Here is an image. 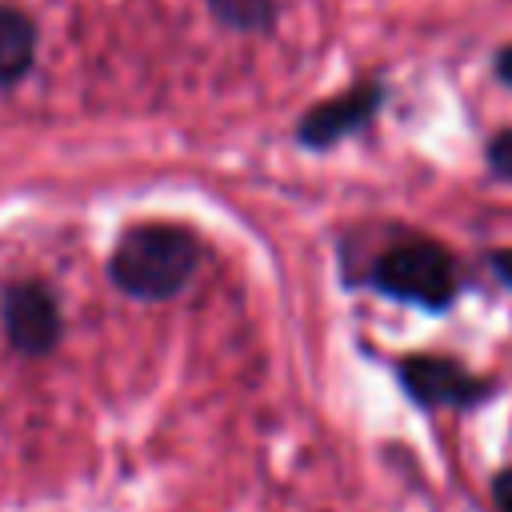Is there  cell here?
Wrapping results in <instances>:
<instances>
[{"mask_svg":"<svg viewBox=\"0 0 512 512\" xmlns=\"http://www.w3.org/2000/svg\"><path fill=\"white\" fill-rule=\"evenodd\" d=\"M196 240L184 232V228H172V224H144V228H132L116 252H112V280L140 296V300H160V296H172L180 292L192 272H196Z\"/></svg>","mask_w":512,"mask_h":512,"instance_id":"1","label":"cell"},{"mask_svg":"<svg viewBox=\"0 0 512 512\" xmlns=\"http://www.w3.org/2000/svg\"><path fill=\"white\" fill-rule=\"evenodd\" d=\"M372 284L384 296L420 308H444L460 288L452 256L432 240H404L388 248L372 268Z\"/></svg>","mask_w":512,"mask_h":512,"instance_id":"2","label":"cell"},{"mask_svg":"<svg viewBox=\"0 0 512 512\" xmlns=\"http://www.w3.org/2000/svg\"><path fill=\"white\" fill-rule=\"evenodd\" d=\"M400 380L420 404H436V408H472L488 396V380L472 376L468 368L452 360H436V356L404 360Z\"/></svg>","mask_w":512,"mask_h":512,"instance_id":"3","label":"cell"},{"mask_svg":"<svg viewBox=\"0 0 512 512\" xmlns=\"http://www.w3.org/2000/svg\"><path fill=\"white\" fill-rule=\"evenodd\" d=\"M4 328L20 352H48L60 332L56 300L44 284H16L4 296Z\"/></svg>","mask_w":512,"mask_h":512,"instance_id":"4","label":"cell"},{"mask_svg":"<svg viewBox=\"0 0 512 512\" xmlns=\"http://www.w3.org/2000/svg\"><path fill=\"white\" fill-rule=\"evenodd\" d=\"M376 104H380V88H356V92H348V96H340V100L316 108V112L304 120L300 136H304L308 144H328V140L352 132L356 124H364V120L376 112Z\"/></svg>","mask_w":512,"mask_h":512,"instance_id":"5","label":"cell"},{"mask_svg":"<svg viewBox=\"0 0 512 512\" xmlns=\"http://www.w3.org/2000/svg\"><path fill=\"white\" fill-rule=\"evenodd\" d=\"M36 52V28L24 12L0 8V84H12L16 76L28 72Z\"/></svg>","mask_w":512,"mask_h":512,"instance_id":"6","label":"cell"},{"mask_svg":"<svg viewBox=\"0 0 512 512\" xmlns=\"http://www.w3.org/2000/svg\"><path fill=\"white\" fill-rule=\"evenodd\" d=\"M212 8L232 28H264L276 16V0H212Z\"/></svg>","mask_w":512,"mask_h":512,"instance_id":"7","label":"cell"},{"mask_svg":"<svg viewBox=\"0 0 512 512\" xmlns=\"http://www.w3.org/2000/svg\"><path fill=\"white\" fill-rule=\"evenodd\" d=\"M488 164L512 180V132H500L492 144H488Z\"/></svg>","mask_w":512,"mask_h":512,"instance_id":"8","label":"cell"},{"mask_svg":"<svg viewBox=\"0 0 512 512\" xmlns=\"http://www.w3.org/2000/svg\"><path fill=\"white\" fill-rule=\"evenodd\" d=\"M492 500H496V512H512V468H504L492 484Z\"/></svg>","mask_w":512,"mask_h":512,"instance_id":"9","label":"cell"},{"mask_svg":"<svg viewBox=\"0 0 512 512\" xmlns=\"http://www.w3.org/2000/svg\"><path fill=\"white\" fill-rule=\"evenodd\" d=\"M492 268H496V272H500V280H504V284L512 288V248L496 252V256H492Z\"/></svg>","mask_w":512,"mask_h":512,"instance_id":"10","label":"cell"},{"mask_svg":"<svg viewBox=\"0 0 512 512\" xmlns=\"http://www.w3.org/2000/svg\"><path fill=\"white\" fill-rule=\"evenodd\" d=\"M496 76H500V80L512 88V44H508V48L496 56Z\"/></svg>","mask_w":512,"mask_h":512,"instance_id":"11","label":"cell"}]
</instances>
